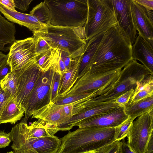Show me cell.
I'll list each match as a JSON object with an SVG mask.
<instances>
[{"mask_svg":"<svg viewBox=\"0 0 153 153\" xmlns=\"http://www.w3.org/2000/svg\"><path fill=\"white\" fill-rule=\"evenodd\" d=\"M99 96L97 92H86L73 95L61 98L54 103L57 105H62L71 104L81 100L92 98Z\"/></svg>","mask_w":153,"mask_h":153,"instance_id":"obj_29","label":"cell"},{"mask_svg":"<svg viewBox=\"0 0 153 153\" xmlns=\"http://www.w3.org/2000/svg\"><path fill=\"white\" fill-rule=\"evenodd\" d=\"M82 56L72 59L69 69L62 74L58 90V100L69 91L78 79Z\"/></svg>","mask_w":153,"mask_h":153,"instance_id":"obj_21","label":"cell"},{"mask_svg":"<svg viewBox=\"0 0 153 153\" xmlns=\"http://www.w3.org/2000/svg\"><path fill=\"white\" fill-rule=\"evenodd\" d=\"M134 91L132 89L122 94L115 100V102L120 106L125 107L130 101Z\"/></svg>","mask_w":153,"mask_h":153,"instance_id":"obj_34","label":"cell"},{"mask_svg":"<svg viewBox=\"0 0 153 153\" xmlns=\"http://www.w3.org/2000/svg\"><path fill=\"white\" fill-rule=\"evenodd\" d=\"M153 74L143 65L133 59L123 70L112 88L105 94L92 100L101 102L114 101L120 95L132 89H135L146 76Z\"/></svg>","mask_w":153,"mask_h":153,"instance_id":"obj_5","label":"cell"},{"mask_svg":"<svg viewBox=\"0 0 153 153\" xmlns=\"http://www.w3.org/2000/svg\"><path fill=\"white\" fill-rule=\"evenodd\" d=\"M59 63L60 71L62 75L67 71V70L66 68L64 62L61 57V56L59 59Z\"/></svg>","mask_w":153,"mask_h":153,"instance_id":"obj_44","label":"cell"},{"mask_svg":"<svg viewBox=\"0 0 153 153\" xmlns=\"http://www.w3.org/2000/svg\"><path fill=\"white\" fill-rule=\"evenodd\" d=\"M120 141L113 143L95 151V153H120Z\"/></svg>","mask_w":153,"mask_h":153,"instance_id":"obj_33","label":"cell"},{"mask_svg":"<svg viewBox=\"0 0 153 153\" xmlns=\"http://www.w3.org/2000/svg\"><path fill=\"white\" fill-rule=\"evenodd\" d=\"M24 109L17 103L15 99L11 97L2 113L0 117V124L10 123H15L24 116Z\"/></svg>","mask_w":153,"mask_h":153,"instance_id":"obj_24","label":"cell"},{"mask_svg":"<svg viewBox=\"0 0 153 153\" xmlns=\"http://www.w3.org/2000/svg\"><path fill=\"white\" fill-rule=\"evenodd\" d=\"M8 55L0 51V68L7 62Z\"/></svg>","mask_w":153,"mask_h":153,"instance_id":"obj_43","label":"cell"},{"mask_svg":"<svg viewBox=\"0 0 153 153\" xmlns=\"http://www.w3.org/2000/svg\"><path fill=\"white\" fill-rule=\"evenodd\" d=\"M23 153H38L35 150H30L27 152H25Z\"/></svg>","mask_w":153,"mask_h":153,"instance_id":"obj_46","label":"cell"},{"mask_svg":"<svg viewBox=\"0 0 153 153\" xmlns=\"http://www.w3.org/2000/svg\"><path fill=\"white\" fill-rule=\"evenodd\" d=\"M120 153H136L130 148L124 139L122 141H120Z\"/></svg>","mask_w":153,"mask_h":153,"instance_id":"obj_41","label":"cell"},{"mask_svg":"<svg viewBox=\"0 0 153 153\" xmlns=\"http://www.w3.org/2000/svg\"><path fill=\"white\" fill-rule=\"evenodd\" d=\"M125 109L126 114L134 120L139 116L153 109V96L128 103L125 106Z\"/></svg>","mask_w":153,"mask_h":153,"instance_id":"obj_25","label":"cell"},{"mask_svg":"<svg viewBox=\"0 0 153 153\" xmlns=\"http://www.w3.org/2000/svg\"><path fill=\"white\" fill-rule=\"evenodd\" d=\"M11 141L9 133H7L4 130L0 131V148L8 146Z\"/></svg>","mask_w":153,"mask_h":153,"instance_id":"obj_36","label":"cell"},{"mask_svg":"<svg viewBox=\"0 0 153 153\" xmlns=\"http://www.w3.org/2000/svg\"><path fill=\"white\" fill-rule=\"evenodd\" d=\"M115 128H79L60 138L57 153H86L96 151L115 141Z\"/></svg>","mask_w":153,"mask_h":153,"instance_id":"obj_2","label":"cell"},{"mask_svg":"<svg viewBox=\"0 0 153 153\" xmlns=\"http://www.w3.org/2000/svg\"><path fill=\"white\" fill-rule=\"evenodd\" d=\"M87 17L84 26L86 41L117 25L114 14L105 0H87Z\"/></svg>","mask_w":153,"mask_h":153,"instance_id":"obj_6","label":"cell"},{"mask_svg":"<svg viewBox=\"0 0 153 153\" xmlns=\"http://www.w3.org/2000/svg\"><path fill=\"white\" fill-rule=\"evenodd\" d=\"M9 51L7 63L10 67L11 71L19 69L39 55L36 53L33 37L16 40Z\"/></svg>","mask_w":153,"mask_h":153,"instance_id":"obj_13","label":"cell"},{"mask_svg":"<svg viewBox=\"0 0 153 153\" xmlns=\"http://www.w3.org/2000/svg\"><path fill=\"white\" fill-rule=\"evenodd\" d=\"M31 118L41 119L57 126L69 120L64 113L62 105L50 103L34 111Z\"/></svg>","mask_w":153,"mask_h":153,"instance_id":"obj_19","label":"cell"},{"mask_svg":"<svg viewBox=\"0 0 153 153\" xmlns=\"http://www.w3.org/2000/svg\"><path fill=\"white\" fill-rule=\"evenodd\" d=\"M27 139H33L54 135L59 130L58 126L41 119H38L30 125L22 121L11 130Z\"/></svg>","mask_w":153,"mask_h":153,"instance_id":"obj_15","label":"cell"},{"mask_svg":"<svg viewBox=\"0 0 153 153\" xmlns=\"http://www.w3.org/2000/svg\"><path fill=\"white\" fill-rule=\"evenodd\" d=\"M95 151H91L86 153H95Z\"/></svg>","mask_w":153,"mask_h":153,"instance_id":"obj_47","label":"cell"},{"mask_svg":"<svg viewBox=\"0 0 153 153\" xmlns=\"http://www.w3.org/2000/svg\"><path fill=\"white\" fill-rule=\"evenodd\" d=\"M9 133L14 153H23L32 150L38 153H57L61 146L60 139L55 135L27 139L11 131Z\"/></svg>","mask_w":153,"mask_h":153,"instance_id":"obj_11","label":"cell"},{"mask_svg":"<svg viewBox=\"0 0 153 153\" xmlns=\"http://www.w3.org/2000/svg\"><path fill=\"white\" fill-rule=\"evenodd\" d=\"M36 58L13 71L17 81L15 101L23 109L30 94L43 71L36 64Z\"/></svg>","mask_w":153,"mask_h":153,"instance_id":"obj_10","label":"cell"},{"mask_svg":"<svg viewBox=\"0 0 153 153\" xmlns=\"http://www.w3.org/2000/svg\"><path fill=\"white\" fill-rule=\"evenodd\" d=\"M133 59L131 44L117 26L114 27L105 33L88 71L104 72L121 70Z\"/></svg>","mask_w":153,"mask_h":153,"instance_id":"obj_1","label":"cell"},{"mask_svg":"<svg viewBox=\"0 0 153 153\" xmlns=\"http://www.w3.org/2000/svg\"><path fill=\"white\" fill-rule=\"evenodd\" d=\"M153 130V109L133 120L127 136V144L136 153H145Z\"/></svg>","mask_w":153,"mask_h":153,"instance_id":"obj_9","label":"cell"},{"mask_svg":"<svg viewBox=\"0 0 153 153\" xmlns=\"http://www.w3.org/2000/svg\"><path fill=\"white\" fill-rule=\"evenodd\" d=\"M146 12L147 15L151 20V21L153 22V11L152 10H146Z\"/></svg>","mask_w":153,"mask_h":153,"instance_id":"obj_45","label":"cell"},{"mask_svg":"<svg viewBox=\"0 0 153 153\" xmlns=\"http://www.w3.org/2000/svg\"><path fill=\"white\" fill-rule=\"evenodd\" d=\"M7 153H14L13 152L10 151V152H8Z\"/></svg>","mask_w":153,"mask_h":153,"instance_id":"obj_48","label":"cell"},{"mask_svg":"<svg viewBox=\"0 0 153 153\" xmlns=\"http://www.w3.org/2000/svg\"><path fill=\"white\" fill-rule=\"evenodd\" d=\"M0 11L8 20L24 26L33 33L39 31L46 26L31 14L10 10L0 4Z\"/></svg>","mask_w":153,"mask_h":153,"instance_id":"obj_18","label":"cell"},{"mask_svg":"<svg viewBox=\"0 0 153 153\" xmlns=\"http://www.w3.org/2000/svg\"><path fill=\"white\" fill-rule=\"evenodd\" d=\"M133 59L138 60L153 74V47L139 35L132 45Z\"/></svg>","mask_w":153,"mask_h":153,"instance_id":"obj_20","label":"cell"},{"mask_svg":"<svg viewBox=\"0 0 153 153\" xmlns=\"http://www.w3.org/2000/svg\"><path fill=\"white\" fill-rule=\"evenodd\" d=\"M35 51L37 54L44 53L52 49L46 42L42 38L33 33Z\"/></svg>","mask_w":153,"mask_h":153,"instance_id":"obj_32","label":"cell"},{"mask_svg":"<svg viewBox=\"0 0 153 153\" xmlns=\"http://www.w3.org/2000/svg\"><path fill=\"white\" fill-rule=\"evenodd\" d=\"M117 22V27L123 35L133 45L137 37L130 8L131 0H105Z\"/></svg>","mask_w":153,"mask_h":153,"instance_id":"obj_12","label":"cell"},{"mask_svg":"<svg viewBox=\"0 0 153 153\" xmlns=\"http://www.w3.org/2000/svg\"><path fill=\"white\" fill-rule=\"evenodd\" d=\"M145 153H153V134L149 138Z\"/></svg>","mask_w":153,"mask_h":153,"instance_id":"obj_42","label":"cell"},{"mask_svg":"<svg viewBox=\"0 0 153 153\" xmlns=\"http://www.w3.org/2000/svg\"><path fill=\"white\" fill-rule=\"evenodd\" d=\"M12 97L9 94L5 92L0 85V117L9 99Z\"/></svg>","mask_w":153,"mask_h":153,"instance_id":"obj_35","label":"cell"},{"mask_svg":"<svg viewBox=\"0 0 153 153\" xmlns=\"http://www.w3.org/2000/svg\"><path fill=\"white\" fill-rule=\"evenodd\" d=\"M121 70L104 72L88 71L78 79L62 98L86 92H96L99 96L103 95L112 88Z\"/></svg>","mask_w":153,"mask_h":153,"instance_id":"obj_7","label":"cell"},{"mask_svg":"<svg viewBox=\"0 0 153 153\" xmlns=\"http://www.w3.org/2000/svg\"><path fill=\"white\" fill-rule=\"evenodd\" d=\"M15 25L0 14V51L6 52L16 40Z\"/></svg>","mask_w":153,"mask_h":153,"instance_id":"obj_23","label":"cell"},{"mask_svg":"<svg viewBox=\"0 0 153 153\" xmlns=\"http://www.w3.org/2000/svg\"><path fill=\"white\" fill-rule=\"evenodd\" d=\"M153 96V74L145 77L136 87L129 103Z\"/></svg>","mask_w":153,"mask_h":153,"instance_id":"obj_26","label":"cell"},{"mask_svg":"<svg viewBox=\"0 0 153 153\" xmlns=\"http://www.w3.org/2000/svg\"><path fill=\"white\" fill-rule=\"evenodd\" d=\"M128 117L126 113L125 107L120 106L108 112L84 119L76 123L75 126L79 128H115Z\"/></svg>","mask_w":153,"mask_h":153,"instance_id":"obj_14","label":"cell"},{"mask_svg":"<svg viewBox=\"0 0 153 153\" xmlns=\"http://www.w3.org/2000/svg\"><path fill=\"white\" fill-rule=\"evenodd\" d=\"M130 8L135 28L141 37L153 46V22L148 17L146 9L133 0Z\"/></svg>","mask_w":153,"mask_h":153,"instance_id":"obj_16","label":"cell"},{"mask_svg":"<svg viewBox=\"0 0 153 153\" xmlns=\"http://www.w3.org/2000/svg\"><path fill=\"white\" fill-rule=\"evenodd\" d=\"M44 1L50 12L51 25L70 27H84L88 15L87 0Z\"/></svg>","mask_w":153,"mask_h":153,"instance_id":"obj_4","label":"cell"},{"mask_svg":"<svg viewBox=\"0 0 153 153\" xmlns=\"http://www.w3.org/2000/svg\"><path fill=\"white\" fill-rule=\"evenodd\" d=\"M62 76L59 66L54 71L53 77L51 88V103H54L58 100V90Z\"/></svg>","mask_w":153,"mask_h":153,"instance_id":"obj_30","label":"cell"},{"mask_svg":"<svg viewBox=\"0 0 153 153\" xmlns=\"http://www.w3.org/2000/svg\"><path fill=\"white\" fill-rule=\"evenodd\" d=\"M96 102L93 105L73 116L68 120L58 126L59 131L69 130L76 123L84 119L108 112L120 106L115 102L114 101Z\"/></svg>","mask_w":153,"mask_h":153,"instance_id":"obj_17","label":"cell"},{"mask_svg":"<svg viewBox=\"0 0 153 153\" xmlns=\"http://www.w3.org/2000/svg\"><path fill=\"white\" fill-rule=\"evenodd\" d=\"M105 32L100 33L87 41L82 56L78 78L89 70L91 61L97 47Z\"/></svg>","mask_w":153,"mask_h":153,"instance_id":"obj_22","label":"cell"},{"mask_svg":"<svg viewBox=\"0 0 153 153\" xmlns=\"http://www.w3.org/2000/svg\"><path fill=\"white\" fill-rule=\"evenodd\" d=\"M30 13L44 25L47 26L50 24V12L44 1L34 7Z\"/></svg>","mask_w":153,"mask_h":153,"instance_id":"obj_27","label":"cell"},{"mask_svg":"<svg viewBox=\"0 0 153 153\" xmlns=\"http://www.w3.org/2000/svg\"><path fill=\"white\" fill-rule=\"evenodd\" d=\"M33 0H14L15 7L21 10L25 11L29 8Z\"/></svg>","mask_w":153,"mask_h":153,"instance_id":"obj_37","label":"cell"},{"mask_svg":"<svg viewBox=\"0 0 153 153\" xmlns=\"http://www.w3.org/2000/svg\"><path fill=\"white\" fill-rule=\"evenodd\" d=\"M11 72L10 67L7 62L0 68V82L7 74Z\"/></svg>","mask_w":153,"mask_h":153,"instance_id":"obj_39","label":"cell"},{"mask_svg":"<svg viewBox=\"0 0 153 153\" xmlns=\"http://www.w3.org/2000/svg\"><path fill=\"white\" fill-rule=\"evenodd\" d=\"M59 60L50 68L43 71L36 82L23 108L25 114V117L22 120L23 121L27 123L34 111L51 103L53 77L55 70L59 66Z\"/></svg>","mask_w":153,"mask_h":153,"instance_id":"obj_8","label":"cell"},{"mask_svg":"<svg viewBox=\"0 0 153 153\" xmlns=\"http://www.w3.org/2000/svg\"><path fill=\"white\" fill-rule=\"evenodd\" d=\"M0 4L10 10L16 11L13 0H0Z\"/></svg>","mask_w":153,"mask_h":153,"instance_id":"obj_40","label":"cell"},{"mask_svg":"<svg viewBox=\"0 0 153 153\" xmlns=\"http://www.w3.org/2000/svg\"><path fill=\"white\" fill-rule=\"evenodd\" d=\"M136 3L148 10H153V0H133Z\"/></svg>","mask_w":153,"mask_h":153,"instance_id":"obj_38","label":"cell"},{"mask_svg":"<svg viewBox=\"0 0 153 153\" xmlns=\"http://www.w3.org/2000/svg\"><path fill=\"white\" fill-rule=\"evenodd\" d=\"M33 33L45 41L52 49L67 53L71 59L82 55L87 42L84 27H57L50 24Z\"/></svg>","mask_w":153,"mask_h":153,"instance_id":"obj_3","label":"cell"},{"mask_svg":"<svg viewBox=\"0 0 153 153\" xmlns=\"http://www.w3.org/2000/svg\"><path fill=\"white\" fill-rule=\"evenodd\" d=\"M17 79L14 71L7 74L0 82L2 89L10 94L15 100L16 89Z\"/></svg>","mask_w":153,"mask_h":153,"instance_id":"obj_28","label":"cell"},{"mask_svg":"<svg viewBox=\"0 0 153 153\" xmlns=\"http://www.w3.org/2000/svg\"><path fill=\"white\" fill-rule=\"evenodd\" d=\"M133 120L128 117L124 122L115 128V141H120L124 139L128 134Z\"/></svg>","mask_w":153,"mask_h":153,"instance_id":"obj_31","label":"cell"}]
</instances>
